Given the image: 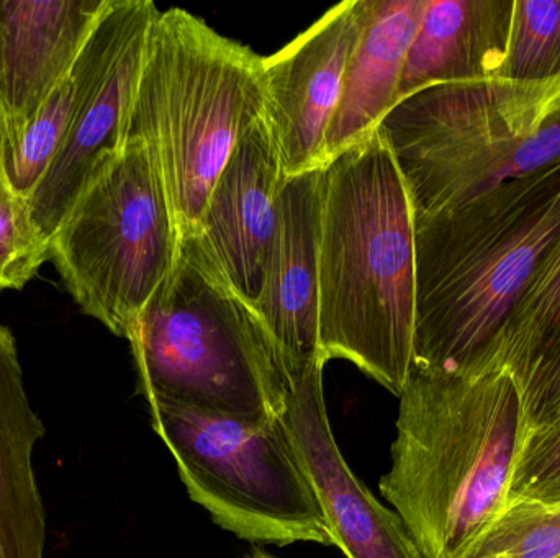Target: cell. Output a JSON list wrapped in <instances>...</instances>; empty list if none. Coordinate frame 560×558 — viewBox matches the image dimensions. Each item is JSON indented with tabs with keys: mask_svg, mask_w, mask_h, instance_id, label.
I'll return each mask as SVG.
<instances>
[{
	"mask_svg": "<svg viewBox=\"0 0 560 558\" xmlns=\"http://www.w3.org/2000/svg\"><path fill=\"white\" fill-rule=\"evenodd\" d=\"M415 223L420 369H499L503 333L560 241V161Z\"/></svg>",
	"mask_w": 560,
	"mask_h": 558,
	"instance_id": "cell-1",
	"label": "cell"
},
{
	"mask_svg": "<svg viewBox=\"0 0 560 558\" xmlns=\"http://www.w3.org/2000/svg\"><path fill=\"white\" fill-rule=\"evenodd\" d=\"M410 200L382 131L323 166L319 349L400 396L413 360Z\"/></svg>",
	"mask_w": 560,
	"mask_h": 558,
	"instance_id": "cell-2",
	"label": "cell"
},
{
	"mask_svg": "<svg viewBox=\"0 0 560 558\" xmlns=\"http://www.w3.org/2000/svg\"><path fill=\"white\" fill-rule=\"evenodd\" d=\"M381 491L424 558H467L509 504L526 435L505 369L466 377L411 366Z\"/></svg>",
	"mask_w": 560,
	"mask_h": 558,
	"instance_id": "cell-3",
	"label": "cell"
},
{
	"mask_svg": "<svg viewBox=\"0 0 560 558\" xmlns=\"http://www.w3.org/2000/svg\"><path fill=\"white\" fill-rule=\"evenodd\" d=\"M266 111L265 58L187 10H160L128 138L150 150L180 238L196 233L223 167Z\"/></svg>",
	"mask_w": 560,
	"mask_h": 558,
	"instance_id": "cell-4",
	"label": "cell"
},
{
	"mask_svg": "<svg viewBox=\"0 0 560 558\" xmlns=\"http://www.w3.org/2000/svg\"><path fill=\"white\" fill-rule=\"evenodd\" d=\"M125 340L147 403L248 422L285 413L290 380L265 324L190 239Z\"/></svg>",
	"mask_w": 560,
	"mask_h": 558,
	"instance_id": "cell-5",
	"label": "cell"
},
{
	"mask_svg": "<svg viewBox=\"0 0 560 558\" xmlns=\"http://www.w3.org/2000/svg\"><path fill=\"white\" fill-rule=\"evenodd\" d=\"M378 130L420 222L560 161V78L431 85L401 98Z\"/></svg>",
	"mask_w": 560,
	"mask_h": 558,
	"instance_id": "cell-6",
	"label": "cell"
},
{
	"mask_svg": "<svg viewBox=\"0 0 560 558\" xmlns=\"http://www.w3.org/2000/svg\"><path fill=\"white\" fill-rule=\"evenodd\" d=\"M179 228L150 150L128 138L49 239V261L72 300L115 336L176 268Z\"/></svg>",
	"mask_w": 560,
	"mask_h": 558,
	"instance_id": "cell-7",
	"label": "cell"
},
{
	"mask_svg": "<svg viewBox=\"0 0 560 558\" xmlns=\"http://www.w3.org/2000/svg\"><path fill=\"white\" fill-rule=\"evenodd\" d=\"M148 408L189 497L220 527L253 543L332 546L282 418L248 422L163 400Z\"/></svg>",
	"mask_w": 560,
	"mask_h": 558,
	"instance_id": "cell-8",
	"label": "cell"
},
{
	"mask_svg": "<svg viewBox=\"0 0 560 558\" xmlns=\"http://www.w3.org/2000/svg\"><path fill=\"white\" fill-rule=\"evenodd\" d=\"M365 16L368 0H346L285 48L265 58L268 117L285 177L322 169L326 164V134Z\"/></svg>",
	"mask_w": 560,
	"mask_h": 558,
	"instance_id": "cell-9",
	"label": "cell"
},
{
	"mask_svg": "<svg viewBox=\"0 0 560 558\" xmlns=\"http://www.w3.org/2000/svg\"><path fill=\"white\" fill-rule=\"evenodd\" d=\"M285 180L266 111L233 151L196 233L187 238L253 307L261 295Z\"/></svg>",
	"mask_w": 560,
	"mask_h": 558,
	"instance_id": "cell-10",
	"label": "cell"
},
{
	"mask_svg": "<svg viewBox=\"0 0 560 558\" xmlns=\"http://www.w3.org/2000/svg\"><path fill=\"white\" fill-rule=\"evenodd\" d=\"M323 369L318 364L290 379L282 419L322 507L332 546L348 558H424L401 518L369 491L342 458L329 425Z\"/></svg>",
	"mask_w": 560,
	"mask_h": 558,
	"instance_id": "cell-11",
	"label": "cell"
},
{
	"mask_svg": "<svg viewBox=\"0 0 560 558\" xmlns=\"http://www.w3.org/2000/svg\"><path fill=\"white\" fill-rule=\"evenodd\" d=\"M323 167L287 177L278 226L255 311L289 380L323 364L319 349V242Z\"/></svg>",
	"mask_w": 560,
	"mask_h": 558,
	"instance_id": "cell-12",
	"label": "cell"
},
{
	"mask_svg": "<svg viewBox=\"0 0 560 558\" xmlns=\"http://www.w3.org/2000/svg\"><path fill=\"white\" fill-rule=\"evenodd\" d=\"M110 0H0V117L15 150Z\"/></svg>",
	"mask_w": 560,
	"mask_h": 558,
	"instance_id": "cell-13",
	"label": "cell"
},
{
	"mask_svg": "<svg viewBox=\"0 0 560 558\" xmlns=\"http://www.w3.org/2000/svg\"><path fill=\"white\" fill-rule=\"evenodd\" d=\"M153 23L118 56L28 197L33 219L48 241L85 189L124 153Z\"/></svg>",
	"mask_w": 560,
	"mask_h": 558,
	"instance_id": "cell-14",
	"label": "cell"
},
{
	"mask_svg": "<svg viewBox=\"0 0 560 558\" xmlns=\"http://www.w3.org/2000/svg\"><path fill=\"white\" fill-rule=\"evenodd\" d=\"M151 0H110L81 55L56 84L23 134L19 146L3 154L12 186L28 199L128 43L156 20Z\"/></svg>",
	"mask_w": 560,
	"mask_h": 558,
	"instance_id": "cell-15",
	"label": "cell"
},
{
	"mask_svg": "<svg viewBox=\"0 0 560 558\" xmlns=\"http://www.w3.org/2000/svg\"><path fill=\"white\" fill-rule=\"evenodd\" d=\"M427 5L428 0H368L364 28L326 134V163L371 136L398 104L405 62Z\"/></svg>",
	"mask_w": 560,
	"mask_h": 558,
	"instance_id": "cell-16",
	"label": "cell"
},
{
	"mask_svg": "<svg viewBox=\"0 0 560 558\" xmlns=\"http://www.w3.org/2000/svg\"><path fill=\"white\" fill-rule=\"evenodd\" d=\"M515 0H428L398 102L421 88L493 78L509 49Z\"/></svg>",
	"mask_w": 560,
	"mask_h": 558,
	"instance_id": "cell-17",
	"label": "cell"
},
{
	"mask_svg": "<svg viewBox=\"0 0 560 558\" xmlns=\"http://www.w3.org/2000/svg\"><path fill=\"white\" fill-rule=\"evenodd\" d=\"M45 425L30 403L15 336L0 324V558H45V503L33 452Z\"/></svg>",
	"mask_w": 560,
	"mask_h": 558,
	"instance_id": "cell-18",
	"label": "cell"
},
{
	"mask_svg": "<svg viewBox=\"0 0 560 558\" xmlns=\"http://www.w3.org/2000/svg\"><path fill=\"white\" fill-rule=\"evenodd\" d=\"M499 369L512 376L522 396L526 435L559 415L560 241L506 324Z\"/></svg>",
	"mask_w": 560,
	"mask_h": 558,
	"instance_id": "cell-19",
	"label": "cell"
},
{
	"mask_svg": "<svg viewBox=\"0 0 560 558\" xmlns=\"http://www.w3.org/2000/svg\"><path fill=\"white\" fill-rule=\"evenodd\" d=\"M500 78L548 82L560 78V0H515Z\"/></svg>",
	"mask_w": 560,
	"mask_h": 558,
	"instance_id": "cell-20",
	"label": "cell"
},
{
	"mask_svg": "<svg viewBox=\"0 0 560 558\" xmlns=\"http://www.w3.org/2000/svg\"><path fill=\"white\" fill-rule=\"evenodd\" d=\"M560 557V504L512 503L477 541L467 558Z\"/></svg>",
	"mask_w": 560,
	"mask_h": 558,
	"instance_id": "cell-21",
	"label": "cell"
},
{
	"mask_svg": "<svg viewBox=\"0 0 560 558\" xmlns=\"http://www.w3.org/2000/svg\"><path fill=\"white\" fill-rule=\"evenodd\" d=\"M49 261V241L36 226L28 199L10 182L0 159V292L22 290Z\"/></svg>",
	"mask_w": 560,
	"mask_h": 558,
	"instance_id": "cell-22",
	"label": "cell"
},
{
	"mask_svg": "<svg viewBox=\"0 0 560 558\" xmlns=\"http://www.w3.org/2000/svg\"><path fill=\"white\" fill-rule=\"evenodd\" d=\"M520 501L560 504V413L523 439L509 490V504Z\"/></svg>",
	"mask_w": 560,
	"mask_h": 558,
	"instance_id": "cell-23",
	"label": "cell"
},
{
	"mask_svg": "<svg viewBox=\"0 0 560 558\" xmlns=\"http://www.w3.org/2000/svg\"><path fill=\"white\" fill-rule=\"evenodd\" d=\"M5 147H7L5 128H3L2 117H0V159H2L3 154H5Z\"/></svg>",
	"mask_w": 560,
	"mask_h": 558,
	"instance_id": "cell-24",
	"label": "cell"
},
{
	"mask_svg": "<svg viewBox=\"0 0 560 558\" xmlns=\"http://www.w3.org/2000/svg\"><path fill=\"white\" fill-rule=\"evenodd\" d=\"M248 558H275L272 556H269V554L261 553V550H256L255 554H252Z\"/></svg>",
	"mask_w": 560,
	"mask_h": 558,
	"instance_id": "cell-25",
	"label": "cell"
},
{
	"mask_svg": "<svg viewBox=\"0 0 560 558\" xmlns=\"http://www.w3.org/2000/svg\"><path fill=\"white\" fill-rule=\"evenodd\" d=\"M558 558H560V557H558Z\"/></svg>",
	"mask_w": 560,
	"mask_h": 558,
	"instance_id": "cell-26",
	"label": "cell"
}]
</instances>
